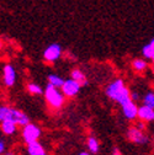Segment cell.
Masks as SVG:
<instances>
[{"instance_id":"obj_1","label":"cell","mask_w":154,"mask_h":155,"mask_svg":"<svg viewBox=\"0 0 154 155\" xmlns=\"http://www.w3.org/2000/svg\"><path fill=\"white\" fill-rule=\"evenodd\" d=\"M105 92H106V96L109 99H111L112 101L120 104L121 106L132 100L131 90L125 85L123 80H121V79H116V80H113L112 83H110L106 86Z\"/></svg>"},{"instance_id":"obj_2","label":"cell","mask_w":154,"mask_h":155,"mask_svg":"<svg viewBox=\"0 0 154 155\" xmlns=\"http://www.w3.org/2000/svg\"><path fill=\"white\" fill-rule=\"evenodd\" d=\"M12 121L15 123H17L20 127H25L26 124L30 123V118L26 113H24L22 111L10 107V106H2L0 107V121Z\"/></svg>"},{"instance_id":"obj_3","label":"cell","mask_w":154,"mask_h":155,"mask_svg":"<svg viewBox=\"0 0 154 155\" xmlns=\"http://www.w3.org/2000/svg\"><path fill=\"white\" fill-rule=\"evenodd\" d=\"M45 99H46L47 104L52 108L58 110V108H61L64 105L65 96L62 92V90H59L58 87H55V86L48 84L46 90H45Z\"/></svg>"},{"instance_id":"obj_4","label":"cell","mask_w":154,"mask_h":155,"mask_svg":"<svg viewBox=\"0 0 154 155\" xmlns=\"http://www.w3.org/2000/svg\"><path fill=\"white\" fill-rule=\"evenodd\" d=\"M41 134H42L41 128L38 127L37 124L30 122L28 124H26L25 127H22V130H21V138H22L24 143L27 145V144L38 142V139L41 138Z\"/></svg>"},{"instance_id":"obj_5","label":"cell","mask_w":154,"mask_h":155,"mask_svg":"<svg viewBox=\"0 0 154 155\" xmlns=\"http://www.w3.org/2000/svg\"><path fill=\"white\" fill-rule=\"evenodd\" d=\"M127 138L134 143V144H138V145H143V144H147L149 142V138L148 135L139 128H137L136 126H133L128 129L127 132Z\"/></svg>"},{"instance_id":"obj_6","label":"cell","mask_w":154,"mask_h":155,"mask_svg":"<svg viewBox=\"0 0 154 155\" xmlns=\"http://www.w3.org/2000/svg\"><path fill=\"white\" fill-rule=\"evenodd\" d=\"M61 55H62V47L58 43L49 45L43 52V58L48 63H53L55 61H58L61 58Z\"/></svg>"},{"instance_id":"obj_7","label":"cell","mask_w":154,"mask_h":155,"mask_svg":"<svg viewBox=\"0 0 154 155\" xmlns=\"http://www.w3.org/2000/svg\"><path fill=\"white\" fill-rule=\"evenodd\" d=\"M80 87H82V85L76 80H74V79H72V78H70V79H67L64 81V84H63L61 90L64 94L65 97H74V96H76L79 94Z\"/></svg>"},{"instance_id":"obj_8","label":"cell","mask_w":154,"mask_h":155,"mask_svg":"<svg viewBox=\"0 0 154 155\" xmlns=\"http://www.w3.org/2000/svg\"><path fill=\"white\" fill-rule=\"evenodd\" d=\"M121 107H122V113L126 117V120L134 121L136 118H138V106L136 105V102H134L133 100L126 102Z\"/></svg>"},{"instance_id":"obj_9","label":"cell","mask_w":154,"mask_h":155,"mask_svg":"<svg viewBox=\"0 0 154 155\" xmlns=\"http://www.w3.org/2000/svg\"><path fill=\"white\" fill-rule=\"evenodd\" d=\"M3 78L4 84L6 87H12L16 81V71L11 64H5L3 69Z\"/></svg>"},{"instance_id":"obj_10","label":"cell","mask_w":154,"mask_h":155,"mask_svg":"<svg viewBox=\"0 0 154 155\" xmlns=\"http://www.w3.org/2000/svg\"><path fill=\"white\" fill-rule=\"evenodd\" d=\"M138 120L143 122H152L154 121V108L142 105L138 107Z\"/></svg>"},{"instance_id":"obj_11","label":"cell","mask_w":154,"mask_h":155,"mask_svg":"<svg viewBox=\"0 0 154 155\" xmlns=\"http://www.w3.org/2000/svg\"><path fill=\"white\" fill-rule=\"evenodd\" d=\"M26 151L28 155H47L45 147L40 142H35L26 145Z\"/></svg>"},{"instance_id":"obj_12","label":"cell","mask_w":154,"mask_h":155,"mask_svg":"<svg viewBox=\"0 0 154 155\" xmlns=\"http://www.w3.org/2000/svg\"><path fill=\"white\" fill-rule=\"evenodd\" d=\"M17 126L18 124L12 121H9V120L3 121L2 122V132L4 133V135H8V137L9 135H14L17 130Z\"/></svg>"},{"instance_id":"obj_13","label":"cell","mask_w":154,"mask_h":155,"mask_svg":"<svg viewBox=\"0 0 154 155\" xmlns=\"http://www.w3.org/2000/svg\"><path fill=\"white\" fill-rule=\"evenodd\" d=\"M70 75H72V79L76 80V81H78L82 86H84V85H86V84H88L86 76H85V74H84L80 69H73Z\"/></svg>"},{"instance_id":"obj_14","label":"cell","mask_w":154,"mask_h":155,"mask_svg":"<svg viewBox=\"0 0 154 155\" xmlns=\"http://www.w3.org/2000/svg\"><path fill=\"white\" fill-rule=\"evenodd\" d=\"M86 147H88V151H90L91 154H96L100 149V143H99L98 138H95V137L91 135V137L88 138Z\"/></svg>"},{"instance_id":"obj_15","label":"cell","mask_w":154,"mask_h":155,"mask_svg":"<svg viewBox=\"0 0 154 155\" xmlns=\"http://www.w3.org/2000/svg\"><path fill=\"white\" fill-rule=\"evenodd\" d=\"M64 79L63 78H61L59 75H55V74H49L48 75V84L55 86V87H58V89H62L63 84H64Z\"/></svg>"},{"instance_id":"obj_16","label":"cell","mask_w":154,"mask_h":155,"mask_svg":"<svg viewBox=\"0 0 154 155\" xmlns=\"http://www.w3.org/2000/svg\"><path fill=\"white\" fill-rule=\"evenodd\" d=\"M147 67H148V63L144 59H134L132 62V68L136 71H143L147 69Z\"/></svg>"},{"instance_id":"obj_17","label":"cell","mask_w":154,"mask_h":155,"mask_svg":"<svg viewBox=\"0 0 154 155\" xmlns=\"http://www.w3.org/2000/svg\"><path fill=\"white\" fill-rule=\"evenodd\" d=\"M142 100H143V105L154 108V92H152V91L147 92Z\"/></svg>"},{"instance_id":"obj_18","label":"cell","mask_w":154,"mask_h":155,"mask_svg":"<svg viewBox=\"0 0 154 155\" xmlns=\"http://www.w3.org/2000/svg\"><path fill=\"white\" fill-rule=\"evenodd\" d=\"M27 91H28L30 94H32V95H40V94L43 92V90H42V87H41L40 85L33 84V83L27 84Z\"/></svg>"},{"instance_id":"obj_19","label":"cell","mask_w":154,"mask_h":155,"mask_svg":"<svg viewBox=\"0 0 154 155\" xmlns=\"http://www.w3.org/2000/svg\"><path fill=\"white\" fill-rule=\"evenodd\" d=\"M142 53H143V55H144L146 58H148V59H152L153 55H154V48L150 46V43H148V45H146V46L143 47Z\"/></svg>"},{"instance_id":"obj_20","label":"cell","mask_w":154,"mask_h":155,"mask_svg":"<svg viewBox=\"0 0 154 155\" xmlns=\"http://www.w3.org/2000/svg\"><path fill=\"white\" fill-rule=\"evenodd\" d=\"M4 153H6V144L4 138H2L0 139V154H4Z\"/></svg>"},{"instance_id":"obj_21","label":"cell","mask_w":154,"mask_h":155,"mask_svg":"<svg viewBox=\"0 0 154 155\" xmlns=\"http://www.w3.org/2000/svg\"><path fill=\"white\" fill-rule=\"evenodd\" d=\"M131 97H132V100H133L134 102H137V101L139 100V94L136 92V91H131Z\"/></svg>"},{"instance_id":"obj_22","label":"cell","mask_w":154,"mask_h":155,"mask_svg":"<svg viewBox=\"0 0 154 155\" xmlns=\"http://www.w3.org/2000/svg\"><path fill=\"white\" fill-rule=\"evenodd\" d=\"M136 127L139 128V129H142V130H144V128H146V122H143V121L139 120V121L136 123Z\"/></svg>"},{"instance_id":"obj_23","label":"cell","mask_w":154,"mask_h":155,"mask_svg":"<svg viewBox=\"0 0 154 155\" xmlns=\"http://www.w3.org/2000/svg\"><path fill=\"white\" fill-rule=\"evenodd\" d=\"M111 155H121V153H120V150L117 149V148H115L113 150H112V154Z\"/></svg>"},{"instance_id":"obj_24","label":"cell","mask_w":154,"mask_h":155,"mask_svg":"<svg viewBox=\"0 0 154 155\" xmlns=\"http://www.w3.org/2000/svg\"><path fill=\"white\" fill-rule=\"evenodd\" d=\"M2 155H16V154H15L14 151H9V150H8L6 153H4V154H2Z\"/></svg>"},{"instance_id":"obj_25","label":"cell","mask_w":154,"mask_h":155,"mask_svg":"<svg viewBox=\"0 0 154 155\" xmlns=\"http://www.w3.org/2000/svg\"><path fill=\"white\" fill-rule=\"evenodd\" d=\"M78 155H91V153H90V151H82V153H79Z\"/></svg>"},{"instance_id":"obj_26","label":"cell","mask_w":154,"mask_h":155,"mask_svg":"<svg viewBox=\"0 0 154 155\" xmlns=\"http://www.w3.org/2000/svg\"><path fill=\"white\" fill-rule=\"evenodd\" d=\"M149 43H150V46H152V47H153V48H154V38H153V40H152V41H150V42H149Z\"/></svg>"},{"instance_id":"obj_27","label":"cell","mask_w":154,"mask_h":155,"mask_svg":"<svg viewBox=\"0 0 154 155\" xmlns=\"http://www.w3.org/2000/svg\"><path fill=\"white\" fill-rule=\"evenodd\" d=\"M152 62H153V64H154V55H153V58H152Z\"/></svg>"}]
</instances>
